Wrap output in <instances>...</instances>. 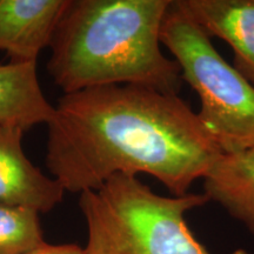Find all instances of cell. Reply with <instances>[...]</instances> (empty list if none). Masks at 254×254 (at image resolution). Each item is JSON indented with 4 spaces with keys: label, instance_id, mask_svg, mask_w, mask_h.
Here are the masks:
<instances>
[{
    "label": "cell",
    "instance_id": "cell-1",
    "mask_svg": "<svg viewBox=\"0 0 254 254\" xmlns=\"http://www.w3.org/2000/svg\"><path fill=\"white\" fill-rule=\"evenodd\" d=\"M47 127L46 166L72 193L145 173L186 195L224 155L179 94L136 85L64 94Z\"/></svg>",
    "mask_w": 254,
    "mask_h": 254
},
{
    "label": "cell",
    "instance_id": "cell-2",
    "mask_svg": "<svg viewBox=\"0 0 254 254\" xmlns=\"http://www.w3.org/2000/svg\"><path fill=\"white\" fill-rule=\"evenodd\" d=\"M171 0H68L51 43L47 71L65 94L136 85L179 94L180 67L160 49Z\"/></svg>",
    "mask_w": 254,
    "mask_h": 254
},
{
    "label": "cell",
    "instance_id": "cell-3",
    "mask_svg": "<svg viewBox=\"0 0 254 254\" xmlns=\"http://www.w3.org/2000/svg\"><path fill=\"white\" fill-rule=\"evenodd\" d=\"M209 201L205 193L164 196L134 176L116 174L80 193L87 225L86 254H209L185 214Z\"/></svg>",
    "mask_w": 254,
    "mask_h": 254
},
{
    "label": "cell",
    "instance_id": "cell-4",
    "mask_svg": "<svg viewBox=\"0 0 254 254\" xmlns=\"http://www.w3.org/2000/svg\"><path fill=\"white\" fill-rule=\"evenodd\" d=\"M160 41L200 98L196 114L222 153L254 147V85L222 58L179 0H171L165 12Z\"/></svg>",
    "mask_w": 254,
    "mask_h": 254
},
{
    "label": "cell",
    "instance_id": "cell-5",
    "mask_svg": "<svg viewBox=\"0 0 254 254\" xmlns=\"http://www.w3.org/2000/svg\"><path fill=\"white\" fill-rule=\"evenodd\" d=\"M24 133L17 125H0V204L47 213L63 201L66 190L28 160Z\"/></svg>",
    "mask_w": 254,
    "mask_h": 254
},
{
    "label": "cell",
    "instance_id": "cell-6",
    "mask_svg": "<svg viewBox=\"0 0 254 254\" xmlns=\"http://www.w3.org/2000/svg\"><path fill=\"white\" fill-rule=\"evenodd\" d=\"M68 0H0V51L13 63H37L50 47Z\"/></svg>",
    "mask_w": 254,
    "mask_h": 254
},
{
    "label": "cell",
    "instance_id": "cell-7",
    "mask_svg": "<svg viewBox=\"0 0 254 254\" xmlns=\"http://www.w3.org/2000/svg\"><path fill=\"white\" fill-rule=\"evenodd\" d=\"M209 37L233 50V66L254 85V0H179Z\"/></svg>",
    "mask_w": 254,
    "mask_h": 254
},
{
    "label": "cell",
    "instance_id": "cell-8",
    "mask_svg": "<svg viewBox=\"0 0 254 254\" xmlns=\"http://www.w3.org/2000/svg\"><path fill=\"white\" fill-rule=\"evenodd\" d=\"M55 114L43 93L37 63L0 65V125H17L26 129L49 124Z\"/></svg>",
    "mask_w": 254,
    "mask_h": 254
},
{
    "label": "cell",
    "instance_id": "cell-9",
    "mask_svg": "<svg viewBox=\"0 0 254 254\" xmlns=\"http://www.w3.org/2000/svg\"><path fill=\"white\" fill-rule=\"evenodd\" d=\"M204 193L254 234V147L222 155L204 178Z\"/></svg>",
    "mask_w": 254,
    "mask_h": 254
},
{
    "label": "cell",
    "instance_id": "cell-10",
    "mask_svg": "<svg viewBox=\"0 0 254 254\" xmlns=\"http://www.w3.org/2000/svg\"><path fill=\"white\" fill-rule=\"evenodd\" d=\"M46 244L38 212L0 204V254H30Z\"/></svg>",
    "mask_w": 254,
    "mask_h": 254
},
{
    "label": "cell",
    "instance_id": "cell-11",
    "mask_svg": "<svg viewBox=\"0 0 254 254\" xmlns=\"http://www.w3.org/2000/svg\"><path fill=\"white\" fill-rule=\"evenodd\" d=\"M30 254H86L85 250L80 246L73 244H65V245H50L46 244L39 250L34 251Z\"/></svg>",
    "mask_w": 254,
    "mask_h": 254
}]
</instances>
